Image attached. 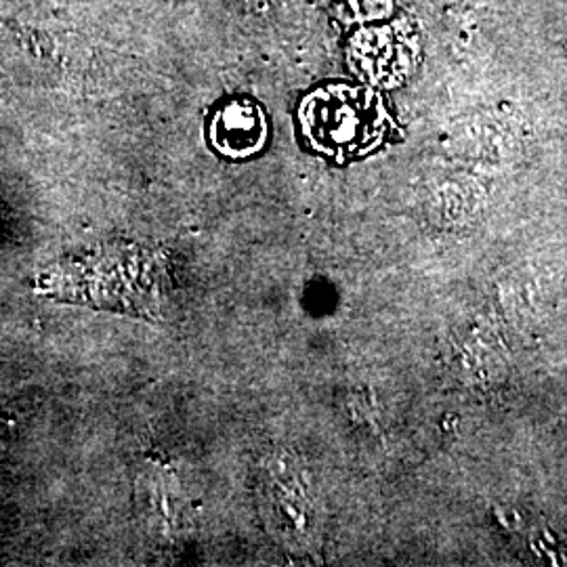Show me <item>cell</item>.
Here are the masks:
<instances>
[{
    "instance_id": "obj_2",
    "label": "cell",
    "mask_w": 567,
    "mask_h": 567,
    "mask_svg": "<svg viewBox=\"0 0 567 567\" xmlns=\"http://www.w3.org/2000/svg\"><path fill=\"white\" fill-rule=\"evenodd\" d=\"M213 147L229 158H250L267 142L264 110L250 100H234L219 107L208 126Z\"/></svg>"
},
{
    "instance_id": "obj_1",
    "label": "cell",
    "mask_w": 567,
    "mask_h": 567,
    "mask_svg": "<svg viewBox=\"0 0 567 567\" xmlns=\"http://www.w3.org/2000/svg\"><path fill=\"white\" fill-rule=\"evenodd\" d=\"M299 121L309 145L337 163L379 150L393 128L381 95L349 84H328L307 95Z\"/></svg>"
}]
</instances>
